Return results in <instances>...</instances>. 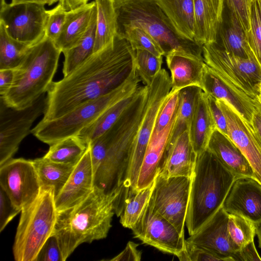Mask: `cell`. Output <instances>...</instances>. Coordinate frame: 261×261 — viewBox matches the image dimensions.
I'll use <instances>...</instances> for the list:
<instances>
[{"instance_id":"48","label":"cell","mask_w":261,"mask_h":261,"mask_svg":"<svg viewBox=\"0 0 261 261\" xmlns=\"http://www.w3.org/2000/svg\"><path fill=\"white\" fill-rule=\"evenodd\" d=\"M206 95L208 105L215 122L216 129L227 136L226 120L221 109L218 104L215 98L207 94Z\"/></svg>"},{"instance_id":"56","label":"cell","mask_w":261,"mask_h":261,"mask_svg":"<svg viewBox=\"0 0 261 261\" xmlns=\"http://www.w3.org/2000/svg\"><path fill=\"white\" fill-rule=\"evenodd\" d=\"M256 99L261 104V92L256 98Z\"/></svg>"},{"instance_id":"7","label":"cell","mask_w":261,"mask_h":261,"mask_svg":"<svg viewBox=\"0 0 261 261\" xmlns=\"http://www.w3.org/2000/svg\"><path fill=\"white\" fill-rule=\"evenodd\" d=\"M113 3L117 34L124 29L138 27L159 43L165 55L173 49L182 48L203 55L202 46L178 35L156 0H113Z\"/></svg>"},{"instance_id":"35","label":"cell","mask_w":261,"mask_h":261,"mask_svg":"<svg viewBox=\"0 0 261 261\" xmlns=\"http://www.w3.org/2000/svg\"><path fill=\"white\" fill-rule=\"evenodd\" d=\"M44 156L52 161L75 165L89 146L77 136L70 137L49 145Z\"/></svg>"},{"instance_id":"30","label":"cell","mask_w":261,"mask_h":261,"mask_svg":"<svg viewBox=\"0 0 261 261\" xmlns=\"http://www.w3.org/2000/svg\"><path fill=\"white\" fill-rule=\"evenodd\" d=\"M218 37L220 43L218 45L230 54L244 59H256L248 42L246 33L232 14L229 13L226 26L222 24Z\"/></svg>"},{"instance_id":"55","label":"cell","mask_w":261,"mask_h":261,"mask_svg":"<svg viewBox=\"0 0 261 261\" xmlns=\"http://www.w3.org/2000/svg\"><path fill=\"white\" fill-rule=\"evenodd\" d=\"M256 227V234L258 239V246L261 248V220L255 223Z\"/></svg>"},{"instance_id":"1","label":"cell","mask_w":261,"mask_h":261,"mask_svg":"<svg viewBox=\"0 0 261 261\" xmlns=\"http://www.w3.org/2000/svg\"><path fill=\"white\" fill-rule=\"evenodd\" d=\"M135 50L117 35L112 43L90 57L63 79L53 82L47 92L42 119L60 117L79 105L115 90L130 76L135 66Z\"/></svg>"},{"instance_id":"10","label":"cell","mask_w":261,"mask_h":261,"mask_svg":"<svg viewBox=\"0 0 261 261\" xmlns=\"http://www.w3.org/2000/svg\"><path fill=\"white\" fill-rule=\"evenodd\" d=\"M47 94L23 109L8 106L0 98V165L12 159L19 146L30 133L35 120L46 108Z\"/></svg>"},{"instance_id":"3","label":"cell","mask_w":261,"mask_h":261,"mask_svg":"<svg viewBox=\"0 0 261 261\" xmlns=\"http://www.w3.org/2000/svg\"><path fill=\"white\" fill-rule=\"evenodd\" d=\"M237 179L207 149L197 156L185 221L189 236L196 232L222 206Z\"/></svg>"},{"instance_id":"28","label":"cell","mask_w":261,"mask_h":261,"mask_svg":"<svg viewBox=\"0 0 261 261\" xmlns=\"http://www.w3.org/2000/svg\"><path fill=\"white\" fill-rule=\"evenodd\" d=\"M156 1L178 35L185 40L195 42V13L194 0Z\"/></svg>"},{"instance_id":"34","label":"cell","mask_w":261,"mask_h":261,"mask_svg":"<svg viewBox=\"0 0 261 261\" xmlns=\"http://www.w3.org/2000/svg\"><path fill=\"white\" fill-rule=\"evenodd\" d=\"M202 91L200 87L195 86L179 90L178 107L168 145L189 129L197 99Z\"/></svg>"},{"instance_id":"25","label":"cell","mask_w":261,"mask_h":261,"mask_svg":"<svg viewBox=\"0 0 261 261\" xmlns=\"http://www.w3.org/2000/svg\"><path fill=\"white\" fill-rule=\"evenodd\" d=\"M207 149L237 178H254L253 169L246 158L227 136L217 129L212 135Z\"/></svg>"},{"instance_id":"13","label":"cell","mask_w":261,"mask_h":261,"mask_svg":"<svg viewBox=\"0 0 261 261\" xmlns=\"http://www.w3.org/2000/svg\"><path fill=\"white\" fill-rule=\"evenodd\" d=\"M48 10L43 4H1L0 23L13 39L32 46L45 36Z\"/></svg>"},{"instance_id":"15","label":"cell","mask_w":261,"mask_h":261,"mask_svg":"<svg viewBox=\"0 0 261 261\" xmlns=\"http://www.w3.org/2000/svg\"><path fill=\"white\" fill-rule=\"evenodd\" d=\"M132 230L134 238L162 252L177 256L184 248V235L149 203Z\"/></svg>"},{"instance_id":"47","label":"cell","mask_w":261,"mask_h":261,"mask_svg":"<svg viewBox=\"0 0 261 261\" xmlns=\"http://www.w3.org/2000/svg\"><path fill=\"white\" fill-rule=\"evenodd\" d=\"M35 261H63L58 240L54 235L45 242Z\"/></svg>"},{"instance_id":"20","label":"cell","mask_w":261,"mask_h":261,"mask_svg":"<svg viewBox=\"0 0 261 261\" xmlns=\"http://www.w3.org/2000/svg\"><path fill=\"white\" fill-rule=\"evenodd\" d=\"M94 187V173L89 145L64 187L55 197L57 212L78 204L89 195Z\"/></svg>"},{"instance_id":"2","label":"cell","mask_w":261,"mask_h":261,"mask_svg":"<svg viewBox=\"0 0 261 261\" xmlns=\"http://www.w3.org/2000/svg\"><path fill=\"white\" fill-rule=\"evenodd\" d=\"M123 188L107 194L94 187L83 201L57 212L52 234L58 240L63 261L81 244L107 237L115 214L116 202Z\"/></svg>"},{"instance_id":"16","label":"cell","mask_w":261,"mask_h":261,"mask_svg":"<svg viewBox=\"0 0 261 261\" xmlns=\"http://www.w3.org/2000/svg\"><path fill=\"white\" fill-rule=\"evenodd\" d=\"M202 90L207 95L227 102L251 124L255 111L254 99L224 74L206 64L203 68Z\"/></svg>"},{"instance_id":"6","label":"cell","mask_w":261,"mask_h":261,"mask_svg":"<svg viewBox=\"0 0 261 261\" xmlns=\"http://www.w3.org/2000/svg\"><path fill=\"white\" fill-rule=\"evenodd\" d=\"M141 82L135 66L128 78L115 90L79 105L60 117L50 120L42 119L31 129V133L49 145L64 139L77 136L110 106L134 93L140 86Z\"/></svg>"},{"instance_id":"58","label":"cell","mask_w":261,"mask_h":261,"mask_svg":"<svg viewBox=\"0 0 261 261\" xmlns=\"http://www.w3.org/2000/svg\"><path fill=\"white\" fill-rule=\"evenodd\" d=\"M259 90H260V91L261 92V83L259 84Z\"/></svg>"},{"instance_id":"50","label":"cell","mask_w":261,"mask_h":261,"mask_svg":"<svg viewBox=\"0 0 261 261\" xmlns=\"http://www.w3.org/2000/svg\"><path fill=\"white\" fill-rule=\"evenodd\" d=\"M138 245L133 242H128L124 249L114 257L109 259L111 261L133 260L141 259V252L137 248Z\"/></svg>"},{"instance_id":"8","label":"cell","mask_w":261,"mask_h":261,"mask_svg":"<svg viewBox=\"0 0 261 261\" xmlns=\"http://www.w3.org/2000/svg\"><path fill=\"white\" fill-rule=\"evenodd\" d=\"M53 188H41L34 200L21 211L13 246L16 261H35L52 235L57 216Z\"/></svg>"},{"instance_id":"59","label":"cell","mask_w":261,"mask_h":261,"mask_svg":"<svg viewBox=\"0 0 261 261\" xmlns=\"http://www.w3.org/2000/svg\"><path fill=\"white\" fill-rule=\"evenodd\" d=\"M261 5V0H258Z\"/></svg>"},{"instance_id":"4","label":"cell","mask_w":261,"mask_h":261,"mask_svg":"<svg viewBox=\"0 0 261 261\" xmlns=\"http://www.w3.org/2000/svg\"><path fill=\"white\" fill-rule=\"evenodd\" d=\"M61 50L45 37L30 46L19 65L14 69L9 90L1 98L9 107L23 109L47 93L53 83Z\"/></svg>"},{"instance_id":"5","label":"cell","mask_w":261,"mask_h":261,"mask_svg":"<svg viewBox=\"0 0 261 261\" xmlns=\"http://www.w3.org/2000/svg\"><path fill=\"white\" fill-rule=\"evenodd\" d=\"M136 138L133 129L115 126L89 145L94 187L107 194L123 187Z\"/></svg>"},{"instance_id":"23","label":"cell","mask_w":261,"mask_h":261,"mask_svg":"<svg viewBox=\"0 0 261 261\" xmlns=\"http://www.w3.org/2000/svg\"><path fill=\"white\" fill-rule=\"evenodd\" d=\"M196 159L197 155L187 130L168 145L165 159L159 174L166 177H191Z\"/></svg>"},{"instance_id":"12","label":"cell","mask_w":261,"mask_h":261,"mask_svg":"<svg viewBox=\"0 0 261 261\" xmlns=\"http://www.w3.org/2000/svg\"><path fill=\"white\" fill-rule=\"evenodd\" d=\"M191 177L158 174L149 204L184 235V226L189 204Z\"/></svg>"},{"instance_id":"11","label":"cell","mask_w":261,"mask_h":261,"mask_svg":"<svg viewBox=\"0 0 261 261\" xmlns=\"http://www.w3.org/2000/svg\"><path fill=\"white\" fill-rule=\"evenodd\" d=\"M205 63L228 77L248 95L255 99L260 94L261 67L255 59H244L228 53L217 43L202 45Z\"/></svg>"},{"instance_id":"29","label":"cell","mask_w":261,"mask_h":261,"mask_svg":"<svg viewBox=\"0 0 261 261\" xmlns=\"http://www.w3.org/2000/svg\"><path fill=\"white\" fill-rule=\"evenodd\" d=\"M95 3L92 1L67 11L62 31L55 42L63 53L74 46L88 29Z\"/></svg>"},{"instance_id":"33","label":"cell","mask_w":261,"mask_h":261,"mask_svg":"<svg viewBox=\"0 0 261 261\" xmlns=\"http://www.w3.org/2000/svg\"><path fill=\"white\" fill-rule=\"evenodd\" d=\"M96 15L95 6L90 24L85 34L74 46L63 52L64 56L62 70L64 76L69 74L94 53Z\"/></svg>"},{"instance_id":"31","label":"cell","mask_w":261,"mask_h":261,"mask_svg":"<svg viewBox=\"0 0 261 261\" xmlns=\"http://www.w3.org/2000/svg\"><path fill=\"white\" fill-rule=\"evenodd\" d=\"M32 161L41 188H53L55 197L64 187L75 166L55 162L44 156Z\"/></svg>"},{"instance_id":"54","label":"cell","mask_w":261,"mask_h":261,"mask_svg":"<svg viewBox=\"0 0 261 261\" xmlns=\"http://www.w3.org/2000/svg\"><path fill=\"white\" fill-rule=\"evenodd\" d=\"M59 1V0H11V4H17L24 3H32L50 6Z\"/></svg>"},{"instance_id":"36","label":"cell","mask_w":261,"mask_h":261,"mask_svg":"<svg viewBox=\"0 0 261 261\" xmlns=\"http://www.w3.org/2000/svg\"><path fill=\"white\" fill-rule=\"evenodd\" d=\"M154 186V180L124 201L119 216L124 227L132 229L135 226L149 201Z\"/></svg>"},{"instance_id":"32","label":"cell","mask_w":261,"mask_h":261,"mask_svg":"<svg viewBox=\"0 0 261 261\" xmlns=\"http://www.w3.org/2000/svg\"><path fill=\"white\" fill-rule=\"evenodd\" d=\"M96 26L94 53L112 43L117 35V18L113 0H94Z\"/></svg>"},{"instance_id":"38","label":"cell","mask_w":261,"mask_h":261,"mask_svg":"<svg viewBox=\"0 0 261 261\" xmlns=\"http://www.w3.org/2000/svg\"><path fill=\"white\" fill-rule=\"evenodd\" d=\"M117 35L125 38L135 50H145L157 57L165 55L159 43L149 33L140 27L126 28Z\"/></svg>"},{"instance_id":"19","label":"cell","mask_w":261,"mask_h":261,"mask_svg":"<svg viewBox=\"0 0 261 261\" xmlns=\"http://www.w3.org/2000/svg\"><path fill=\"white\" fill-rule=\"evenodd\" d=\"M222 207L256 223L261 220V184L254 178L241 177L233 183Z\"/></svg>"},{"instance_id":"39","label":"cell","mask_w":261,"mask_h":261,"mask_svg":"<svg viewBox=\"0 0 261 261\" xmlns=\"http://www.w3.org/2000/svg\"><path fill=\"white\" fill-rule=\"evenodd\" d=\"M227 228L231 240L239 249L253 241L256 234L255 223L237 214H229Z\"/></svg>"},{"instance_id":"37","label":"cell","mask_w":261,"mask_h":261,"mask_svg":"<svg viewBox=\"0 0 261 261\" xmlns=\"http://www.w3.org/2000/svg\"><path fill=\"white\" fill-rule=\"evenodd\" d=\"M30 46L11 38L0 23V70L17 67Z\"/></svg>"},{"instance_id":"52","label":"cell","mask_w":261,"mask_h":261,"mask_svg":"<svg viewBox=\"0 0 261 261\" xmlns=\"http://www.w3.org/2000/svg\"><path fill=\"white\" fill-rule=\"evenodd\" d=\"M255 111L252 118L251 126L254 134L261 145V104L255 99Z\"/></svg>"},{"instance_id":"9","label":"cell","mask_w":261,"mask_h":261,"mask_svg":"<svg viewBox=\"0 0 261 261\" xmlns=\"http://www.w3.org/2000/svg\"><path fill=\"white\" fill-rule=\"evenodd\" d=\"M171 89L170 76L164 68L148 86L147 108L135 141L125 179L124 191L137 193V183L146 150L152 135L158 113Z\"/></svg>"},{"instance_id":"14","label":"cell","mask_w":261,"mask_h":261,"mask_svg":"<svg viewBox=\"0 0 261 261\" xmlns=\"http://www.w3.org/2000/svg\"><path fill=\"white\" fill-rule=\"evenodd\" d=\"M0 187L21 211L34 200L41 187L32 160L12 158L0 165Z\"/></svg>"},{"instance_id":"24","label":"cell","mask_w":261,"mask_h":261,"mask_svg":"<svg viewBox=\"0 0 261 261\" xmlns=\"http://www.w3.org/2000/svg\"><path fill=\"white\" fill-rule=\"evenodd\" d=\"M176 115V113L169 125L161 133L156 136H151L138 176L137 192L151 184L161 169L165 159Z\"/></svg>"},{"instance_id":"49","label":"cell","mask_w":261,"mask_h":261,"mask_svg":"<svg viewBox=\"0 0 261 261\" xmlns=\"http://www.w3.org/2000/svg\"><path fill=\"white\" fill-rule=\"evenodd\" d=\"M232 258L234 261L261 260V257L257 253L253 241L241 247L235 253Z\"/></svg>"},{"instance_id":"17","label":"cell","mask_w":261,"mask_h":261,"mask_svg":"<svg viewBox=\"0 0 261 261\" xmlns=\"http://www.w3.org/2000/svg\"><path fill=\"white\" fill-rule=\"evenodd\" d=\"M216 100L226 118L227 136L246 158L253 169L254 179L261 184V145L251 124L227 102Z\"/></svg>"},{"instance_id":"27","label":"cell","mask_w":261,"mask_h":261,"mask_svg":"<svg viewBox=\"0 0 261 261\" xmlns=\"http://www.w3.org/2000/svg\"><path fill=\"white\" fill-rule=\"evenodd\" d=\"M147 86H140L131 95L116 102L96 120L83 128L77 136L88 146L110 129L137 100Z\"/></svg>"},{"instance_id":"22","label":"cell","mask_w":261,"mask_h":261,"mask_svg":"<svg viewBox=\"0 0 261 261\" xmlns=\"http://www.w3.org/2000/svg\"><path fill=\"white\" fill-rule=\"evenodd\" d=\"M195 13V42L202 46L217 43L223 22L225 0H194Z\"/></svg>"},{"instance_id":"46","label":"cell","mask_w":261,"mask_h":261,"mask_svg":"<svg viewBox=\"0 0 261 261\" xmlns=\"http://www.w3.org/2000/svg\"><path fill=\"white\" fill-rule=\"evenodd\" d=\"M20 212L21 210L14 205L7 193L0 187V232Z\"/></svg>"},{"instance_id":"43","label":"cell","mask_w":261,"mask_h":261,"mask_svg":"<svg viewBox=\"0 0 261 261\" xmlns=\"http://www.w3.org/2000/svg\"><path fill=\"white\" fill-rule=\"evenodd\" d=\"M177 257L180 261H233L231 257L217 255L187 240L184 249Z\"/></svg>"},{"instance_id":"57","label":"cell","mask_w":261,"mask_h":261,"mask_svg":"<svg viewBox=\"0 0 261 261\" xmlns=\"http://www.w3.org/2000/svg\"><path fill=\"white\" fill-rule=\"evenodd\" d=\"M5 2H6V0H1V4H3Z\"/></svg>"},{"instance_id":"44","label":"cell","mask_w":261,"mask_h":261,"mask_svg":"<svg viewBox=\"0 0 261 261\" xmlns=\"http://www.w3.org/2000/svg\"><path fill=\"white\" fill-rule=\"evenodd\" d=\"M67 11L59 4L48 10L45 36L54 42L60 36L66 20Z\"/></svg>"},{"instance_id":"40","label":"cell","mask_w":261,"mask_h":261,"mask_svg":"<svg viewBox=\"0 0 261 261\" xmlns=\"http://www.w3.org/2000/svg\"><path fill=\"white\" fill-rule=\"evenodd\" d=\"M162 63L163 56L157 57L145 50H136L135 65L144 85L149 86L151 84L162 69Z\"/></svg>"},{"instance_id":"53","label":"cell","mask_w":261,"mask_h":261,"mask_svg":"<svg viewBox=\"0 0 261 261\" xmlns=\"http://www.w3.org/2000/svg\"><path fill=\"white\" fill-rule=\"evenodd\" d=\"M89 0H59V4L65 10L69 11L88 3Z\"/></svg>"},{"instance_id":"18","label":"cell","mask_w":261,"mask_h":261,"mask_svg":"<svg viewBox=\"0 0 261 261\" xmlns=\"http://www.w3.org/2000/svg\"><path fill=\"white\" fill-rule=\"evenodd\" d=\"M228 215L222 206L196 232L186 240L217 255L233 259V255L240 249L233 242L228 233Z\"/></svg>"},{"instance_id":"51","label":"cell","mask_w":261,"mask_h":261,"mask_svg":"<svg viewBox=\"0 0 261 261\" xmlns=\"http://www.w3.org/2000/svg\"><path fill=\"white\" fill-rule=\"evenodd\" d=\"M14 78V69L0 70V94L4 95L11 87Z\"/></svg>"},{"instance_id":"41","label":"cell","mask_w":261,"mask_h":261,"mask_svg":"<svg viewBox=\"0 0 261 261\" xmlns=\"http://www.w3.org/2000/svg\"><path fill=\"white\" fill-rule=\"evenodd\" d=\"M250 23V30L246 34L248 42L261 67V5L258 0L252 1Z\"/></svg>"},{"instance_id":"42","label":"cell","mask_w":261,"mask_h":261,"mask_svg":"<svg viewBox=\"0 0 261 261\" xmlns=\"http://www.w3.org/2000/svg\"><path fill=\"white\" fill-rule=\"evenodd\" d=\"M179 92L171 90L158 113L151 136L161 133L173 119L178 107Z\"/></svg>"},{"instance_id":"45","label":"cell","mask_w":261,"mask_h":261,"mask_svg":"<svg viewBox=\"0 0 261 261\" xmlns=\"http://www.w3.org/2000/svg\"><path fill=\"white\" fill-rule=\"evenodd\" d=\"M252 0H225L229 13L233 15L247 34L250 28V14Z\"/></svg>"},{"instance_id":"21","label":"cell","mask_w":261,"mask_h":261,"mask_svg":"<svg viewBox=\"0 0 261 261\" xmlns=\"http://www.w3.org/2000/svg\"><path fill=\"white\" fill-rule=\"evenodd\" d=\"M165 56L170 72L172 90L195 86L202 89V80L205 65L203 55H198L185 49H173Z\"/></svg>"},{"instance_id":"26","label":"cell","mask_w":261,"mask_h":261,"mask_svg":"<svg viewBox=\"0 0 261 261\" xmlns=\"http://www.w3.org/2000/svg\"><path fill=\"white\" fill-rule=\"evenodd\" d=\"M216 129L207 95L202 91L197 99L188 129L190 141L197 156L207 149L211 136Z\"/></svg>"}]
</instances>
